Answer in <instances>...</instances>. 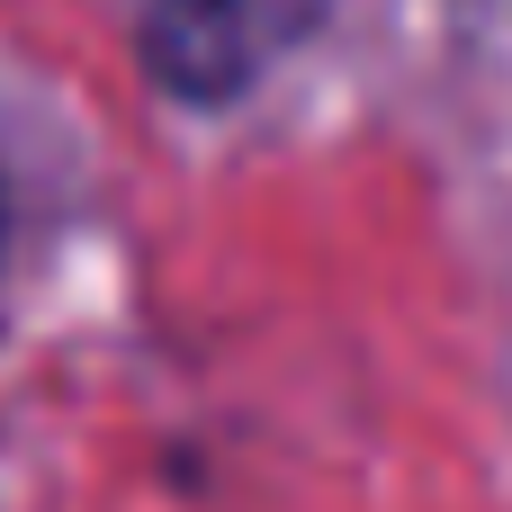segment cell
<instances>
[{"instance_id":"6da1fadb","label":"cell","mask_w":512,"mask_h":512,"mask_svg":"<svg viewBox=\"0 0 512 512\" xmlns=\"http://www.w3.org/2000/svg\"><path fill=\"white\" fill-rule=\"evenodd\" d=\"M315 9L324 0H144V63L180 99H234L315 27Z\"/></svg>"}]
</instances>
